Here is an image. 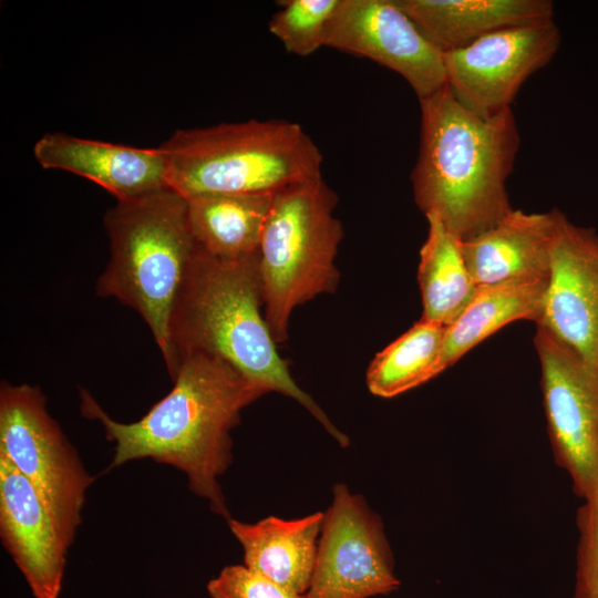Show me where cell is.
<instances>
[{
    "instance_id": "19",
    "label": "cell",
    "mask_w": 598,
    "mask_h": 598,
    "mask_svg": "<svg viewBox=\"0 0 598 598\" xmlns=\"http://www.w3.org/2000/svg\"><path fill=\"white\" fill-rule=\"evenodd\" d=\"M274 195H200L187 199L193 237L207 254L240 260L259 251Z\"/></svg>"
},
{
    "instance_id": "10",
    "label": "cell",
    "mask_w": 598,
    "mask_h": 598,
    "mask_svg": "<svg viewBox=\"0 0 598 598\" xmlns=\"http://www.w3.org/2000/svg\"><path fill=\"white\" fill-rule=\"evenodd\" d=\"M560 39L555 21L497 30L444 53L446 85L472 113L494 116L512 109L526 80L551 61Z\"/></svg>"
},
{
    "instance_id": "13",
    "label": "cell",
    "mask_w": 598,
    "mask_h": 598,
    "mask_svg": "<svg viewBox=\"0 0 598 598\" xmlns=\"http://www.w3.org/2000/svg\"><path fill=\"white\" fill-rule=\"evenodd\" d=\"M0 536L34 598H59L68 548L30 481L0 453Z\"/></svg>"
},
{
    "instance_id": "24",
    "label": "cell",
    "mask_w": 598,
    "mask_h": 598,
    "mask_svg": "<svg viewBox=\"0 0 598 598\" xmlns=\"http://www.w3.org/2000/svg\"><path fill=\"white\" fill-rule=\"evenodd\" d=\"M576 524L579 538L574 598H598V502L584 503Z\"/></svg>"
},
{
    "instance_id": "11",
    "label": "cell",
    "mask_w": 598,
    "mask_h": 598,
    "mask_svg": "<svg viewBox=\"0 0 598 598\" xmlns=\"http://www.w3.org/2000/svg\"><path fill=\"white\" fill-rule=\"evenodd\" d=\"M324 47L370 59L401 75L419 101L446 86L444 53L396 0H340Z\"/></svg>"
},
{
    "instance_id": "3",
    "label": "cell",
    "mask_w": 598,
    "mask_h": 598,
    "mask_svg": "<svg viewBox=\"0 0 598 598\" xmlns=\"http://www.w3.org/2000/svg\"><path fill=\"white\" fill-rule=\"evenodd\" d=\"M262 310L259 252L224 260L198 247L171 319V378L185 354L216 357L267 392L293 399L341 447L349 446V437L293 380Z\"/></svg>"
},
{
    "instance_id": "1",
    "label": "cell",
    "mask_w": 598,
    "mask_h": 598,
    "mask_svg": "<svg viewBox=\"0 0 598 598\" xmlns=\"http://www.w3.org/2000/svg\"><path fill=\"white\" fill-rule=\"evenodd\" d=\"M172 390L140 420L112 419L84 389L83 416L97 421L114 455L109 470L151 458L186 475L189 491L205 499L210 511L230 519L219 478L233 462L230 432L241 411L268 393L227 362L204 353L178 359Z\"/></svg>"
},
{
    "instance_id": "22",
    "label": "cell",
    "mask_w": 598,
    "mask_h": 598,
    "mask_svg": "<svg viewBox=\"0 0 598 598\" xmlns=\"http://www.w3.org/2000/svg\"><path fill=\"white\" fill-rule=\"evenodd\" d=\"M340 0H286L269 21V31L285 49L308 56L324 47L329 23Z\"/></svg>"
},
{
    "instance_id": "16",
    "label": "cell",
    "mask_w": 598,
    "mask_h": 598,
    "mask_svg": "<svg viewBox=\"0 0 598 598\" xmlns=\"http://www.w3.org/2000/svg\"><path fill=\"white\" fill-rule=\"evenodd\" d=\"M443 53L497 30L554 21L549 0H396Z\"/></svg>"
},
{
    "instance_id": "14",
    "label": "cell",
    "mask_w": 598,
    "mask_h": 598,
    "mask_svg": "<svg viewBox=\"0 0 598 598\" xmlns=\"http://www.w3.org/2000/svg\"><path fill=\"white\" fill-rule=\"evenodd\" d=\"M33 155L41 167L84 177L117 200L168 187L167 161L161 146L135 147L52 132L35 142Z\"/></svg>"
},
{
    "instance_id": "7",
    "label": "cell",
    "mask_w": 598,
    "mask_h": 598,
    "mask_svg": "<svg viewBox=\"0 0 598 598\" xmlns=\"http://www.w3.org/2000/svg\"><path fill=\"white\" fill-rule=\"evenodd\" d=\"M45 403L38 386L1 382L0 453L33 485L69 549L94 478Z\"/></svg>"
},
{
    "instance_id": "18",
    "label": "cell",
    "mask_w": 598,
    "mask_h": 598,
    "mask_svg": "<svg viewBox=\"0 0 598 598\" xmlns=\"http://www.w3.org/2000/svg\"><path fill=\"white\" fill-rule=\"evenodd\" d=\"M547 286L548 280L536 279L478 287L466 307L445 327L441 372L506 324L524 319L538 323Z\"/></svg>"
},
{
    "instance_id": "6",
    "label": "cell",
    "mask_w": 598,
    "mask_h": 598,
    "mask_svg": "<svg viewBox=\"0 0 598 598\" xmlns=\"http://www.w3.org/2000/svg\"><path fill=\"white\" fill-rule=\"evenodd\" d=\"M338 198L321 178L272 196L259 245L264 313L272 338H288L290 316L339 281L334 260L343 228L333 215Z\"/></svg>"
},
{
    "instance_id": "21",
    "label": "cell",
    "mask_w": 598,
    "mask_h": 598,
    "mask_svg": "<svg viewBox=\"0 0 598 598\" xmlns=\"http://www.w3.org/2000/svg\"><path fill=\"white\" fill-rule=\"evenodd\" d=\"M445 327L420 319L377 353L367 371L369 391L390 399L439 375Z\"/></svg>"
},
{
    "instance_id": "8",
    "label": "cell",
    "mask_w": 598,
    "mask_h": 598,
    "mask_svg": "<svg viewBox=\"0 0 598 598\" xmlns=\"http://www.w3.org/2000/svg\"><path fill=\"white\" fill-rule=\"evenodd\" d=\"M534 344L554 458L584 503L598 502V375L542 326Z\"/></svg>"
},
{
    "instance_id": "17",
    "label": "cell",
    "mask_w": 598,
    "mask_h": 598,
    "mask_svg": "<svg viewBox=\"0 0 598 598\" xmlns=\"http://www.w3.org/2000/svg\"><path fill=\"white\" fill-rule=\"evenodd\" d=\"M322 523L323 512L293 519L227 520L243 547L244 565L300 595L311 581Z\"/></svg>"
},
{
    "instance_id": "2",
    "label": "cell",
    "mask_w": 598,
    "mask_h": 598,
    "mask_svg": "<svg viewBox=\"0 0 598 598\" xmlns=\"http://www.w3.org/2000/svg\"><path fill=\"white\" fill-rule=\"evenodd\" d=\"M421 138L412 171L414 200L461 241L509 213L506 182L520 136L512 109L481 117L444 86L420 101Z\"/></svg>"
},
{
    "instance_id": "5",
    "label": "cell",
    "mask_w": 598,
    "mask_h": 598,
    "mask_svg": "<svg viewBox=\"0 0 598 598\" xmlns=\"http://www.w3.org/2000/svg\"><path fill=\"white\" fill-rule=\"evenodd\" d=\"M110 259L96 292L134 309L148 326L166 368L172 361V315L198 245L187 199L167 187L117 200L104 216Z\"/></svg>"
},
{
    "instance_id": "12",
    "label": "cell",
    "mask_w": 598,
    "mask_h": 598,
    "mask_svg": "<svg viewBox=\"0 0 598 598\" xmlns=\"http://www.w3.org/2000/svg\"><path fill=\"white\" fill-rule=\"evenodd\" d=\"M544 313L537 326L598 375V234L555 208Z\"/></svg>"
},
{
    "instance_id": "15",
    "label": "cell",
    "mask_w": 598,
    "mask_h": 598,
    "mask_svg": "<svg viewBox=\"0 0 598 598\" xmlns=\"http://www.w3.org/2000/svg\"><path fill=\"white\" fill-rule=\"evenodd\" d=\"M555 210L512 209L480 235L461 241L477 287L515 280H548Z\"/></svg>"
},
{
    "instance_id": "20",
    "label": "cell",
    "mask_w": 598,
    "mask_h": 598,
    "mask_svg": "<svg viewBox=\"0 0 598 598\" xmlns=\"http://www.w3.org/2000/svg\"><path fill=\"white\" fill-rule=\"evenodd\" d=\"M427 236L420 250L417 281L421 319L447 327L471 301L477 286L467 268L461 240L434 216H426Z\"/></svg>"
},
{
    "instance_id": "23",
    "label": "cell",
    "mask_w": 598,
    "mask_h": 598,
    "mask_svg": "<svg viewBox=\"0 0 598 598\" xmlns=\"http://www.w3.org/2000/svg\"><path fill=\"white\" fill-rule=\"evenodd\" d=\"M210 598H306L243 565L225 566L207 584Z\"/></svg>"
},
{
    "instance_id": "4",
    "label": "cell",
    "mask_w": 598,
    "mask_h": 598,
    "mask_svg": "<svg viewBox=\"0 0 598 598\" xmlns=\"http://www.w3.org/2000/svg\"><path fill=\"white\" fill-rule=\"evenodd\" d=\"M167 184L184 198L275 195L321 178L322 154L300 124L249 120L177 130L159 145Z\"/></svg>"
},
{
    "instance_id": "9",
    "label": "cell",
    "mask_w": 598,
    "mask_h": 598,
    "mask_svg": "<svg viewBox=\"0 0 598 598\" xmlns=\"http://www.w3.org/2000/svg\"><path fill=\"white\" fill-rule=\"evenodd\" d=\"M394 555L380 515L344 483L323 512L316 564L306 598H372L398 590Z\"/></svg>"
}]
</instances>
